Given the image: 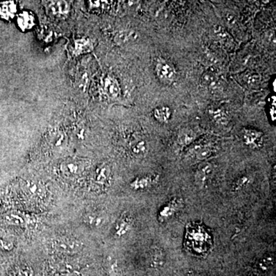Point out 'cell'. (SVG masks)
<instances>
[{
	"instance_id": "cell-1",
	"label": "cell",
	"mask_w": 276,
	"mask_h": 276,
	"mask_svg": "<svg viewBox=\"0 0 276 276\" xmlns=\"http://www.w3.org/2000/svg\"><path fill=\"white\" fill-rule=\"evenodd\" d=\"M188 242L191 247L200 253L206 251L210 245L209 236L201 227L193 228L189 230Z\"/></svg>"
},
{
	"instance_id": "cell-2",
	"label": "cell",
	"mask_w": 276,
	"mask_h": 276,
	"mask_svg": "<svg viewBox=\"0 0 276 276\" xmlns=\"http://www.w3.org/2000/svg\"><path fill=\"white\" fill-rule=\"evenodd\" d=\"M157 76L164 84H170L176 80V72L174 67L164 59H159L155 66Z\"/></svg>"
},
{
	"instance_id": "cell-3",
	"label": "cell",
	"mask_w": 276,
	"mask_h": 276,
	"mask_svg": "<svg viewBox=\"0 0 276 276\" xmlns=\"http://www.w3.org/2000/svg\"><path fill=\"white\" fill-rule=\"evenodd\" d=\"M87 163L81 160H67L60 166V170L65 176L74 177L81 174L85 170Z\"/></svg>"
},
{
	"instance_id": "cell-4",
	"label": "cell",
	"mask_w": 276,
	"mask_h": 276,
	"mask_svg": "<svg viewBox=\"0 0 276 276\" xmlns=\"http://www.w3.org/2000/svg\"><path fill=\"white\" fill-rule=\"evenodd\" d=\"M52 248L62 253H75L81 249V244L75 239L67 237H58L52 241Z\"/></svg>"
},
{
	"instance_id": "cell-5",
	"label": "cell",
	"mask_w": 276,
	"mask_h": 276,
	"mask_svg": "<svg viewBox=\"0 0 276 276\" xmlns=\"http://www.w3.org/2000/svg\"><path fill=\"white\" fill-rule=\"evenodd\" d=\"M45 8L51 16L64 18L69 14L71 4L67 1H46Z\"/></svg>"
},
{
	"instance_id": "cell-6",
	"label": "cell",
	"mask_w": 276,
	"mask_h": 276,
	"mask_svg": "<svg viewBox=\"0 0 276 276\" xmlns=\"http://www.w3.org/2000/svg\"><path fill=\"white\" fill-rule=\"evenodd\" d=\"M242 137L244 143L253 149L260 147L263 141V134L261 131L251 128H244Z\"/></svg>"
},
{
	"instance_id": "cell-7",
	"label": "cell",
	"mask_w": 276,
	"mask_h": 276,
	"mask_svg": "<svg viewBox=\"0 0 276 276\" xmlns=\"http://www.w3.org/2000/svg\"><path fill=\"white\" fill-rule=\"evenodd\" d=\"M202 84L211 91H219L221 89L222 83L218 76L213 72H205L202 76Z\"/></svg>"
},
{
	"instance_id": "cell-8",
	"label": "cell",
	"mask_w": 276,
	"mask_h": 276,
	"mask_svg": "<svg viewBox=\"0 0 276 276\" xmlns=\"http://www.w3.org/2000/svg\"><path fill=\"white\" fill-rule=\"evenodd\" d=\"M209 114L211 118L218 125H226L229 123V116L224 108L211 107L209 109Z\"/></svg>"
},
{
	"instance_id": "cell-9",
	"label": "cell",
	"mask_w": 276,
	"mask_h": 276,
	"mask_svg": "<svg viewBox=\"0 0 276 276\" xmlns=\"http://www.w3.org/2000/svg\"><path fill=\"white\" fill-rule=\"evenodd\" d=\"M213 170V166L209 163L202 164L199 167L196 173V180L200 185H205L207 179L212 176Z\"/></svg>"
},
{
	"instance_id": "cell-10",
	"label": "cell",
	"mask_w": 276,
	"mask_h": 276,
	"mask_svg": "<svg viewBox=\"0 0 276 276\" xmlns=\"http://www.w3.org/2000/svg\"><path fill=\"white\" fill-rule=\"evenodd\" d=\"M104 89L107 96L111 99H116L120 95V87L118 82L113 77L108 76L104 82Z\"/></svg>"
},
{
	"instance_id": "cell-11",
	"label": "cell",
	"mask_w": 276,
	"mask_h": 276,
	"mask_svg": "<svg viewBox=\"0 0 276 276\" xmlns=\"http://www.w3.org/2000/svg\"><path fill=\"white\" fill-rule=\"evenodd\" d=\"M110 175H111V169L109 166L108 164H103L96 169L94 176L95 182L101 186H105L109 181Z\"/></svg>"
},
{
	"instance_id": "cell-12",
	"label": "cell",
	"mask_w": 276,
	"mask_h": 276,
	"mask_svg": "<svg viewBox=\"0 0 276 276\" xmlns=\"http://www.w3.org/2000/svg\"><path fill=\"white\" fill-rule=\"evenodd\" d=\"M18 25H19V28L24 31L31 29L36 25L35 16L29 12H22L18 17Z\"/></svg>"
},
{
	"instance_id": "cell-13",
	"label": "cell",
	"mask_w": 276,
	"mask_h": 276,
	"mask_svg": "<svg viewBox=\"0 0 276 276\" xmlns=\"http://www.w3.org/2000/svg\"><path fill=\"white\" fill-rule=\"evenodd\" d=\"M130 149L134 156L141 158L147 153V144L144 140L137 139L131 143Z\"/></svg>"
},
{
	"instance_id": "cell-14",
	"label": "cell",
	"mask_w": 276,
	"mask_h": 276,
	"mask_svg": "<svg viewBox=\"0 0 276 276\" xmlns=\"http://www.w3.org/2000/svg\"><path fill=\"white\" fill-rule=\"evenodd\" d=\"M156 182V179H152L151 176H144V177H137L131 182V187L136 191L145 190L152 186L153 182Z\"/></svg>"
},
{
	"instance_id": "cell-15",
	"label": "cell",
	"mask_w": 276,
	"mask_h": 276,
	"mask_svg": "<svg viewBox=\"0 0 276 276\" xmlns=\"http://www.w3.org/2000/svg\"><path fill=\"white\" fill-rule=\"evenodd\" d=\"M180 200H173L161 210V213H160V218L162 220H167L168 217H171L173 214H174V212H176L180 208Z\"/></svg>"
},
{
	"instance_id": "cell-16",
	"label": "cell",
	"mask_w": 276,
	"mask_h": 276,
	"mask_svg": "<svg viewBox=\"0 0 276 276\" xmlns=\"http://www.w3.org/2000/svg\"><path fill=\"white\" fill-rule=\"evenodd\" d=\"M137 37V35L134 32L125 30V31L119 32L116 35L114 41L117 45H125L135 40Z\"/></svg>"
},
{
	"instance_id": "cell-17",
	"label": "cell",
	"mask_w": 276,
	"mask_h": 276,
	"mask_svg": "<svg viewBox=\"0 0 276 276\" xmlns=\"http://www.w3.org/2000/svg\"><path fill=\"white\" fill-rule=\"evenodd\" d=\"M26 188L30 195L33 197H43L45 194V190L43 186L39 182H34V181H29L26 183Z\"/></svg>"
},
{
	"instance_id": "cell-18",
	"label": "cell",
	"mask_w": 276,
	"mask_h": 276,
	"mask_svg": "<svg viewBox=\"0 0 276 276\" xmlns=\"http://www.w3.org/2000/svg\"><path fill=\"white\" fill-rule=\"evenodd\" d=\"M154 115L158 121L167 123L171 117V111L168 107H158L154 111Z\"/></svg>"
},
{
	"instance_id": "cell-19",
	"label": "cell",
	"mask_w": 276,
	"mask_h": 276,
	"mask_svg": "<svg viewBox=\"0 0 276 276\" xmlns=\"http://www.w3.org/2000/svg\"><path fill=\"white\" fill-rule=\"evenodd\" d=\"M195 158L199 161H205L213 155L214 150L209 146H197L194 148Z\"/></svg>"
},
{
	"instance_id": "cell-20",
	"label": "cell",
	"mask_w": 276,
	"mask_h": 276,
	"mask_svg": "<svg viewBox=\"0 0 276 276\" xmlns=\"http://www.w3.org/2000/svg\"><path fill=\"white\" fill-rule=\"evenodd\" d=\"M5 224L9 226H23L25 224V220L22 217L17 213H7L3 217Z\"/></svg>"
},
{
	"instance_id": "cell-21",
	"label": "cell",
	"mask_w": 276,
	"mask_h": 276,
	"mask_svg": "<svg viewBox=\"0 0 276 276\" xmlns=\"http://www.w3.org/2000/svg\"><path fill=\"white\" fill-rule=\"evenodd\" d=\"M130 226H131V219L128 217H122L116 226V233L117 236H122L126 234L127 232L129 230Z\"/></svg>"
},
{
	"instance_id": "cell-22",
	"label": "cell",
	"mask_w": 276,
	"mask_h": 276,
	"mask_svg": "<svg viewBox=\"0 0 276 276\" xmlns=\"http://www.w3.org/2000/svg\"><path fill=\"white\" fill-rule=\"evenodd\" d=\"M0 12L7 19L13 17L16 12V5L14 2L4 3L0 7Z\"/></svg>"
},
{
	"instance_id": "cell-23",
	"label": "cell",
	"mask_w": 276,
	"mask_h": 276,
	"mask_svg": "<svg viewBox=\"0 0 276 276\" xmlns=\"http://www.w3.org/2000/svg\"><path fill=\"white\" fill-rule=\"evenodd\" d=\"M243 81L249 86H256L260 82L261 76L256 72H248L243 75Z\"/></svg>"
},
{
	"instance_id": "cell-24",
	"label": "cell",
	"mask_w": 276,
	"mask_h": 276,
	"mask_svg": "<svg viewBox=\"0 0 276 276\" xmlns=\"http://www.w3.org/2000/svg\"><path fill=\"white\" fill-rule=\"evenodd\" d=\"M91 49V44L89 39H78L75 42V52L77 54L83 53L84 52H88Z\"/></svg>"
},
{
	"instance_id": "cell-25",
	"label": "cell",
	"mask_w": 276,
	"mask_h": 276,
	"mask_svg": "<svg viewBox=\"0 0 276 276\" xmlns=\"http://www.w3.org/2000/svg\"><path fill=\"white\" fill-rule=\"evenodd\" d=\"M152 265L155 267L161 266L164 262V253L161 249L155 247L151 256Z\"/></svg>"
},
{
	"instance_id": "cell-26",
	"label": "cell",
	"mask_w": 276,
	"mask_h": 276,
	"mask_svg": "<svg viewBox=\"0 0 276 276\" xmlns=\"http://www.w3.org/2000/svg\"><path fill=\"white\" fill-rule=\"evenodd\" d=\"M102 218L94 212H87L84 217V222L89 226H98L102 223Z\"/></svg>"
},
{
	"instance_id": "cell-27",
	"label": "cell",
	"mask_w": 276,
	"mask_h": 276,
	"mask_svg": "<svg viewBox=\"0 0 276 276\" xmlns=\"http://www.w3.org/2000/svg\"><path fill=\"white\" fill-rule=\"evenodd\" d=\"M194 139V134L192 131H182L179 135L181 144H188Z\"/></svg>"
},
{
	"instance_id": "cell-28",
	"label": "cell",
	"mask_w": 276,
	"mask_h": 276,
	"mask_svg": "<svg viewBox=\"0 0 276 276\" xmlns=\"http://www.w3.org/2000/svg\"><path fill=\"white\" fill-rule=\"evenodd\" d=\"M14 248V245L13 242L7 239L0 238V253L1 252L11 251Z\"/></svg>"
},
{
	"instance_id": "cell-29",
	"label": "cell",
	"mask_w": 276,
	"mask_h": 276,
	"mask_svg": "<svg viewBox=\"0 0 276 276\" xmlns=\"http://www.w3.org/2000/svg\"><path fill=\"white\" fill-rule=\"evenodd\" d=\"M215 34L217 36L219 39L222 41H229V35L226 33V30L223 29V27L216 26L215 27Z\"/></svg>"
},
{
	"instance_id": "cell-30",
	"label": "cell",
	"mask_w": 276,
	"mask_h": 276,
	"mask_svg": "<svg viewBox=\"0 0 276 276\" xmlns=\"http://www.w3.org/2000/svg\"><path fill=\"white\" fill-rule=\"evenodd\" d=\"M106 4H108V2H105V1H94V2L90 1L88 2L89 9L94 11L103 10V7L106 5Z\"/></svg>"
},
{
	"instance_id": "cell-31",
	"label": "cell",
	"mask_w": 276,
	"mask_h": 276,
	"mask_svg": "<svg viewBox=\"0 0 276 276\" xmlns=\"http://www.w3.org/2000/svg\"><path fill=\"white\" fill-rule=\"evenodd\" d=\"M248 178H247V176H242V177L239 178V179L235 182L234 189L236 190V191L241 189L242 187L245 186L246 184L248 182Z\"/></svg>"
},
{
	"instance_id": "cell-32",
	"label": "cell",
	"mask_w": 276,
	"mask_h": 276,
	"mask_svg": "<svg viewBox=\"0 0 276 276\" xmlns=\"http://www.w3.org/2000/svg\"><path fill=\"white\" fill-rule=\"evenodd\" d=\"M16 276H32V271L27 268H20L18 270Z\"/></svg>"
},
{
	"instance_id": "cell-33",
	"label": "cell",
	"mask_w": 276,
	"mask_h": 276,
	"mask_svg": "<svg viewBox=\"0 0 276 276\" xmlns=\"http://www.w3.org/2000/svg\"><path fill=\"white\" fill-rule=\"evenodd\" d=\"M270 114H271V118L272 119V120H275V99L271 102Z\"/></svg>"
}]
</instances>
